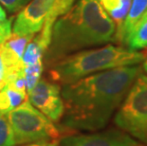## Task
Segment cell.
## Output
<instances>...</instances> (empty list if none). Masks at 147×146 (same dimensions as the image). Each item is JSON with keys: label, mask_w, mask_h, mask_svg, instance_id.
Here are the masks:
<instances>
[{"label": "cell", "mask_w": 147, "mask_h": 146, "mask_svg": "<svg viewBox=\"0 0 147 146\" xmlns=\"http://www.w3.org/2000/svg\"><path fill=\"white\" fill-rule=\"evenodd\" d=\"M75 0H30L22 8L13 24L14 34L34 35L46 22L54 24L72 7Z\"/></svg>", "instance_id": "6"}, {"label": "cell", "mask_w": 147, "mask_h": 146, "mask_svg": "<svg viewBox=\"0 0 147 146\" xmlns=\"http://www.w3.org/2000/svg\"><path fill=\"white\" fill-rule=\"evenodd\" d=\"M114 123L147 146V75L140 73L116 111Z\"/></svg>", "instance_id": "4"}, {"label": "cell", "mask_w": 147, "mask_h": 146, "mask_svg": "<svg viewBox=\"0 0 147 146\" xmlns=\"http://www.w3.org/2000/svg\"><path fill=\"white\" fill-rule=\"evenodd\" d=\"M13 17L4 21H0V45L5 42V40L11 34V22Z\"/></svg>", "instance_id": "16"}, {"label": "cell", "mask_w": 147, "mask_h": 146, "mask_svg": "<svg viewBox=\"0 0 147 146\" xmlns=\"http://www.w3.org/2000/svg\"><path fill=\"white\" fill-rule=\"evenodd\" d=\"M147 52L132 50L121 46L106 45L67 55L51 65L49 77L55 83L67 85L91 74L112 68L142 63Z\"/></svg>", "instance_id": "3"}, {"label": "cell", "mask_w": 147, "mask_h": 146, "mask_svg": "<svg viewBox=\"0 0 147 146\" xmlns=\"http://www.w3.org/2000/svg\"><path fill=\"white\" fill-rule=\"evenodd\" d=\"M60 146H146L121 129H107L90 134L67 136Z\"/></svg>", "instance_id": "8"}, {"label": "cell", "mask_w": 147, "mask_h": 146, "mask_svg": "<svg viewBox=\"0 0 147 146\" xmlns=\"http://www.w3.org/2000/svg\"><path fill=\"white\" fill-rule=\"evenodd\" d=\"M15 139L10 123L5 117L0 116V146H15Z\"/></svg>", "instance_id": "13"}, {"label": "cell", "mask_w": 147, "mask_h": 146, "mask_svg": "<svg viewBox=\"0 0 147 146\" xmlns=\"http://www.w3.org/2000/svg\"><path fill=\"white\" fill-rule=\"evenodd\" d=\"M22 146H60L56 141H42V142H35V143H29L23 144Z\"/></svg>", "instance_id": "17"}, {"label": "cell", "mask_w": 147, "mask_h": 146, "mask_svg": "<svg viewBox=\"0 0 147 146\" xmlns=\"http://www.w3.org/2000/svg\"><path fill=\"white\" fill-rule=\"evenodd\" d=\"M116 25V30L121 26L132 0H98Z\"/></svg>", "instance_id": "10"}, {"label": "cell", "mask_w": 147, "mask_h": 146, "mask_svg": "<svg viewBox=\"0 0 147 146\" xmlns=\"http://www.w3.org/2000/svg\"><path fill=\"white\" fill-rule=\"evenodd\" d=\"M116 25L98 0H78L53 24L44 59L49 65L67 55L115 41Z\"/></svg>", "instance_id": "2"}, {"label": "cell", "mask_w": 147, "mask_h": 146, "mask_svg": "<svg viewBox=\"0 0 147 146\" xmlns=\"http://www.w3.org/2000/svg\"><path fill=\"white\" fill-rule=\"evenodd\" d=\"M142 69L145 71V73L147 74V57L145 58V60L142 62Z\"/></svg>", "instance_id": "20"}, {"label": "cell", "mask_w": 147, "mask_h": 146, "mask_svg": "<svg viewBox=\"0 0 147 146\" xmlns=\"http://www.w3.org/2000/svg\"><path fill=\"white\" fill-rule=\"evenodd\" d=\"M4 78H5V66L0 55V88L4 86Z\"/></svg>", "instance_id": "18"}, {"label": "cell", "mask_w": 147, "mask_h": 146, "mask_svg": "<svg viewBox=\"0 0 147 146\" xmlns=\"http://www.w3.org/2000/svg\"><path fill=\"white\" fill-rule=\"evenodd\" d=\"M147 11V0H132L121 26L116 30L115 41L125 46L131 30Z\"/></svg>", "instance_id": "9"}, {"label": "cell", "mask_w": 147, "mask_h": 146, "mask_svg": "<svg viewBox=\"0 0 147 146\" xmlns=\"http://www.w3.org/2000/svg\"><path fill=\"white\" fill-rule=\"evenodd\" d=\"M125 46L137 51L147 48V11L131 30Z\"/></svg>", "instance_id": "11"}, {"label": "cell", "mask_w": 147, "mask_h": 146, "mask_svg": "<svg viewBox=\"0 0 147 146\" xmlns=\"http://www.w3.org/2000/svg\"><path fill=\"white\" fill-rule=\"evenodd\" d=\"M43 61H40L38 63L32 65V66L24 67V76L25 80H26V87L28 92L30 90H32L34 87V85L39 82L43 73Z\"/></svg>", "instance_id": "12"}, {"label": "cell", "mask_w": 147, "mask_h": 146, "mask_svg": "<svg viewBox=\"0 0 147 146\" xmlns=\"http://www.w3.org/2000/svg\"><path fill=\"white\" fill-rule=\"evenodd\" d=\"M6 19H7V13H6L4 9H3L1 7V5H0V21H4Z\"/></svg>", "instance_id": "19"}, {"label": "cell", "mask_w": 147, "mask_h": 146, "mask_svg": "<svg viewBox=\"0 0 147 146\" xmlns=\"http://www.w3.org/2000/svg\"><path fill=\"white\" fill-rule=\"evenodd\" d=\"M29 102L53 122H59L65 112L61 87L57 83L39 80L29 92Z\"/></svg>", "instance_id": "7"}, {"label": "cell", "mask_w": 147, "mask_h": 146, "mask_svg": "<svg viewBox=\"0 0 147 146\" xmlns=\"http://www.w3.org/2000/svg\"><path fill=\"white\" fill-rule=\"evenodd\" d=\"M138 65L91 74L61 88L62 124L70 130L96 132L107 125L140 73Z\"/></svg>", "instance_id": "1"}, {"label": "cell", "mask_w": 147, "mask_h": 146, "mask_svg": "<svg viewBox=\"0 0 147 146\" xmlns=\"http://www.w3.org/2000/svg\"><path fill=\"white\" fill-rule=\"evenodd\" d=\"M30 0H0L1 4L10 12H15L24 8Z\"/></svg>", "instance_id": "15"}, {"label": "cell", "mask_w": 147, "mask_h": 146, "mask_svg": "<svg viewBox=\"0 0 147 146\" xmlns=\"http://www.w3.org/2000/svg\"><path fill=\"white\" fill-rule=\"evenodd\" d=\"M13 109L11 98L9 96L5 86L0 89V116L5 117L10 111Z\"/></svg>", "instance_id": "14"}, {"label": "cell", "mask_w": 147, "mask_h": 146, "mask_svg": "<svg viewBox=\"0 0 147 146\" xmlns=\"http://www.w3.org/2000/svg\"><path fill=\"white\" fill-rule=\"evenodd\" d=\"M0 89H1V88H0Z\"/></svg>", "instance_id": "21"}, {"label": "cell", "mask_w": 147, "mask_h": 146, "mask_svg": "<svg viewBox=\"0 0 147 146\" xmlns=\"http://www.w3.org/2000/svg\"><path fill=\"white\" fill-rule=\"evenodd\" d=\"M15 139V143L29 144L54 141L60 138V130L48 117L25 101L6 115Z\"/></svg>", "instance_id": "5"}]
</instances>
